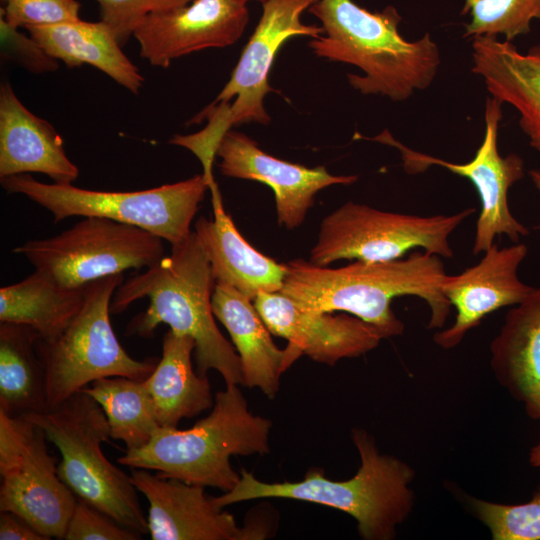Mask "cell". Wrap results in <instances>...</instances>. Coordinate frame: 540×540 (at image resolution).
Instances as JSON below:
<instances>
[{
  "mask_svg": "<svg viewBox=\"0 0 540 540\" xmlns=\"http://www.w3.org/2000/svg\"><path fill=\"white\" fill-rule=\"evenodd\" d=\"M141 534L125 528L106 514L77 498L68 522L66 540H137Z\"/></svg>",
  "mask_w": 540,
  "mask_h": 540,
  "instance_id": "obj_33",
  "label": "cell"
},
{
  "mask_svg": "<svg viewBox=\"0 0 540 540\" xmlns=\"http://www.w3.org/2000/svg\"><path fill=\"white\" fill-rule=\"evenodd\" d=\"M472 72L490 95L511 105L530 146L540 153V44L525 53L494 36L472 38Z\"/></svg>",
  "mask_w": 540,
  "mask_h": 540,
  "instance_id": "obj_21",
  "label": "cell"
},
{
  "mask_svg": "<svg viewBox=\"0 0 540 540\" xmlns=\"http://www.w3.org/2000/svg\"><path fill=\"white\" fill-rule=\"evenodd\" d=\"M220 172L227 177L253 180L274 192L278 223L291 230L300 226L314 196L331 185H350L356 175H333L324 166L309 168L264 152L249 136L229 130L216 152Z\"/></svg>",
  "mask_w": 540,
  "mask_h": 540,
  "instance_id": "obj_17",
  "label": "cell"
},
{
  "mask_svg": "<svg viewBox=\"0 0 540 540\" xmlns=\"http://www.w3.org/2000/svg\"><path fill=\"white\" fill-rule=\"evenodd\" d=\"M253 302L272 334L319 363L333 366L362 356L384 339L377 327L354 315L304 310L280 291L261 292Z\"/></svg>",
  "mask_w": 540,
  "mask_h": 540,
  "instance_id": "obj_18",
  "label": "cell"
},
{
  "mask_svg": "<svg viewBox=\"0 0 540 540\" xmlns=\"http://www.w3.org/2000/svg\"><path fill=\"white\" fill-rule=\"evenodd\" d=\"M280 292L298 307L317 312L342 311L377 327L384 338L399 336L404 323L391 308L400 296H416L430 310L429 329H441L451 304L441 286L447 277L440 256L416 251L384 262L356 260L338 268L317 266L304 259L284 263Z\"/></svg>",
  "mask_w": 540,
  "mask_h": 540,
  "instance_id": "obj_1",
  "label": "cell"
},
{
  "mask_svg": "<svg viewBox=\"0 0 540 540\" xmlns=\"http://www.w3.org/2000/svg\"><path fill=\"white\" fill-rule=\"evenodd\" d=\"M467 502L493 540H540V488L526 503L502 504L474 497H467Z\"/></svg>",
  "mask_w": 540,
  "mask_h": 540,
  "instance_id": "obj_30",
  "label": "cell"
},
{
  "mask_svg": "<svg viewBox=\"0 0 540 540\" xmlns=\"http://www.w3.org/2000/svg\"><path fill=\"white\" fill-rule=\"evenodd\" d=\"M45 432L61 455L57 473L74 495L121 526L148 534L137 490L104 455L110 427L101 406L80 390L58 406L25 416Z\"/></svg>",
  "mask_w": 540,
  "mask_h": 540,
  "instance_id": "obj_7",
  "label": "cell"
},
{
  "mask_svg": "<svg viewBox=\"0 0 540 540\" xmlns=\"http://www.w3.org/2000/svg\"><path fill=\"white\" fill-rule=\"evenodd\" d=\"M123 279L120 273L88 283L83 305L67 327L52 340L36 341L49 409L97 379L123 376L143 381L155 369L157 359L132 358L112 328L110 304Z\"/></svg>",
  "mask_w": 540,
  "mask_h": 540,
  "instance_id": "obj_8",
  "label": "cell"
},
{
  "mask_svg": "<svg viewBox=\"0 0 540 540\" xmlns=\"http://www.w3.org/2000/svg\"><path fill=\"white\" fill-rule=\"evenodd\" d=\"M1 179L9 193H18L47 209L57 223L72 216L103 217L136 226L171 245L185 240L209 186L203 174L176 183L129 192L82 189L72 184H47L30 174Z\"/></svg>",
  "mask_w": 540,
  "mask_h": 540,
  "instance_id": "obj_9",
  "label": "cell"
},
{
  "mask_svg": "<svg viewBox=\"0 0 540 540\" xmlns=\"http://www.w3.org/2000/svg\"><path fill=\"white\" fill-rule=\"evenodd\" d=\"M162 238L103 217L84 219L62 233L15 247L35 268L67 287L129 269L149 268L164 257Z\"/></svg>",
  "mask_w": 540,
  "mask_h": 540,
  "instance_id": "obj_11",
  "label": "cell"
},
{
  "mask_svg": "<svg viewBox=\"0 0 540 540\" xmlns=\"http://www.w3.org/2000/svg\"><path fill=\"white\" fill-rule=\"evenodd\" d=\"M0 539L47 540L24 519L8 511H1L0 514Z\"/></svg>",
  "mask_w": 540,
  "mask_h": 540,
  "instance_id": "obj_35",
  "label": "cell"
},
{
  "mask_svg": "<svg viewBox=\"0 0 540 540\" xmlns=\"http://www.w3.org/2000/svg\"><path fill=\"white\" fill-rule=\"evenodd\" d=\"M244 0H193L148 15L134 30L139 53L152 66L167 68L184 55L234 44L249 13Z\"/></svg>",
  "mask_w": 540,
  "mask_h": 540,
  "instance_id": "obj_14",
  "label": "cell"
},
{
  "mask_svg": "<svg viewBox=\"0 0 540 540\" xmlns=\"http://www.w3.org/2000/svg\"><path fill=\"white\" fill-rule=\"evenodd\" d=\"M527 254L524 243L503 248L494 243L476 265L447 275L441 289L456 317L451 326L434 334V342L443 349L455 348L487 315L522 302L534 289L518 276Z\"/></svg>",
  "mask_w": 540,
  "mask_h": 540,
  "instance_id": "obj_16",
  "label": "cell"
},
{
  "mask_svg": "<svg viewBox=\"0 0 540 540\" xmlns=\"http://www.w3.org/2000/svg\"><path fill=\"white\" fill-rule=\"evenodd\" d=\"M211 304L240 357L243 385L259 388L273 399L279 391L281 374L302 353L290 344L283 350L278 348L254 302L237 289L216 283Z\"/></svg>",
  "mask_w": 540,
  "mask_h": 540,
  "instance_id": "obj_22",
  "label": "cell"
},
{
  "mask_svg": "<svg viewBox=\"0 0 540 540\" xmlns=\"http://www.w3.org/2000/svg\"><path fill=\"white\" fill-rule=\"evenodd\" d=\"M28 33L68 68L91 65L128 91L138 94L144 78L122 51L114 34L103 21L81 19L53 25L28 26Z\"/></svg>",
  "mask_w": 540,
  "mask_h": 540,
  "instance_id": "obj_24",
  "label": "cell"
},
{
  "mask_svg": "<svg viewBox=\"0 0 540 540\" xmlns=\"http://www.w3.org/2000/svg\"><path fill=\"white\" fill-rule=\"evenodd\" d=\"M502 102L488 97L485 102V133L472 160L452 163L413 150L396 140L388 130L375 137L356 133L355 137L376 141L394 147L401 154L402 165L408 174H418L431 166H439L467 178L475 187L481 210L476 222L472 254L485 252L497 236L505 235L513 243L529 234L528 228L510 211L508 191L524 177V161L517 154L501 156L498 150V130L502 120Z\"/></svg>",
  "mask_w": 540,
  "mask_h": 540,
  "instance_id": "obj_13",
  "label": "cell"
},
{
  "mask_svg": "<svg viewBox=\"0 0 540 540\" xmlns=\"http://www.w3.org/2000/svg\"><path fill=\"white\" fill-rule=\"evenodd\" d=\"M213 218L200 217L195 234L209 259L216 283L229 285L254 301L261 292L282 289L285 266L251 246L225 211L217 184L209 188Z\"/></svg>",
  "mask_w": 540,
  "mask_h": 540,
  "instance_id": "obj_20",
  "label": "cell"
},
{
  "mask_svg": "<svg viewBox=\"0 0 540 540\" xmlns=\"http://www.w3.org/2000/svg\"><path fill=\"white\" fill-rule=\"evenodd\" d=\"M194 348L192 337L169 330L163 337L162 356L144 380L161 427L176 428L182 419L193 418L214 404L207 376L193 369Z\"/></svg>",
  "mask_w": 540,
  "mask_h": 540,
  "instance_id": "obj_25",
  "label": "cell"
},
{
  "mask_svg": "<svg viewBox=\"0 0 540 540\" xmlns=\"http://www.w3.org/2000/svg\"><path fill=\"white\" fill-rule=\"evenodd\" d=\"M308 12L324 30L309 48L319 58L360 68L363 75L347 79L361 94L400 102L434 81L441 64L438 45L428 33L416 41L404 39L394 6L371 12L353 0H316Z\"/></svg>",
  "mask_w": 540,
  "mask_h": 540,
  "instance_id": "obj_3",
  "label": "cell"
},
{
  "mask_svg": "<svg viewBox=\"0 0 540 540\" xmlns=\"http://www.w3.org/2000/svg\"><path fill=\"white\" fill-rule=\"evenodd\" d=\"M85 286L67 287L35 270L20 282L0 289V322L27 325L39 339L52 340L81 309Z\"/></svg>",
  "mask_w": 540,
  "mask_h": 540,
  "instance_id": "obj_26",
  "label": "cell"
},
{
  "mask_svg": "<svg viewBox=\"0 0 540 540\" xmlns=\"http://www.w3.org/2000/svg\"><path fill=\"white\" fill-rule=\"evenodd\" d=\"M171 246L170 255L116 289L110 312L119 314L148 298L147 309L127 325L128 335L148 338L160 324H167L174 333L194 339L200 375L214 369L226 385H243L240 357L214 320L211 299L216 282L208 257L194 231Z\"/></svg>",
  "mask_w": 540,
  "mask_h": 540,
  "instance_id": "obj_2",
  "label": "cell"
},
{
  "mask_svg": "<svg viewBox=\"0 0 540 540\" xmlns=\"http://www.w3.org/2000/svg\"><path fill=\"white\" fill-rule=\"evenodd\" d=\"M474 212L466 208L450 215L421 216L349 201L323 219L309 261L323 267L340 259L384 262L417 248L452 258L450 235Z\"/></svg>",
  "mask_w": 540,
  "mask_h": 540,
  "instance_id": "obj_10",
  "label": "cell"
},
{
  "mask_svg": "<svg viewBox=\"0 0 540 540\" xmlns=\"http://www.w3.org/2000/svg\"><path fill=\"white\" fill-rule=\"evenodd\" d=\"M461 14H469L464 38L503 35L505 41L528 34L540 19V0H465Z\"/></svg>",
  "mask_w": 540,
  "mask_h": 540,
  "instance_id": "obj_29",
  "label": "cell"
},
{
  "mask_svg": "<svg viewBox=\"0 0 540 540\" xmlns=\"http://www.w3.org/2000/svg\"><path fill=\"white\" fill-rule=\"evenodd\" d=\"M497 382L533 420H540V285L505 315L490 344Z\"/></svg>",
  "mask_w": 540,
  "mask_h": 540,
  "instance_id": "obj_23",
  "label": "cell"
},
{
  "mask_svg": "<svg viewBox=\"0 0 540 540\" xmlns=\"http://www.w3.org/2000/svg\"><path fill=\"white\" fill-rule=\"evenodd\" d=\"M45 432L0 411V512H12L47 538L64 539L77 497L61 481Z\"/></svg>",
  "mask_w": 540,
  "mask_h": 540,
  "instance_id": "obj_12",
  "label": "cell"
},
{
  "mask_svg": "<svg viewBox=\"0 0 540 540\" xmlns=\"http://www.w3.org/2000/svg\"><path fill=\"white\" fill-rule=\"evenodd\" d=\"M100 20L123 47L136 27L150 14L184 6L193 0H95Z\"/></svg>",
  "mask_w": 540,
  "mask_h": 540,
  "instance_id": "obj_31",
  "label": "cell"
},
{
  "mask_svg": "<svg viewBox=\"0 0 540 540\" xmlns=\"http://www.w3.org/2000/svg\"><path fill=\"white\" fill-rule=\"evenodd\" d=\"M1 55L33 73L55 71L58 60L29 34L19 32L18 28L7 23L0 16Z\"/></svg>",
  "mask_w": 540,
  "mask_h": 540,
  "instance_id": "obj_34",
  "label": "cell"
},
{
  "mask_svg": "<svg viewBox=\"0 0 540 540\" xmlns=\"http://www.w3.org/2000/svg\"><path fill=\"white\" fill-rule=\"evenodd\" d=\"M1 16L20 28L53 25L79 20L80 4L76 0H4Z\"/></svg>",
  "mask_w": 540,
  "mask_h": 540,
  "instance_id": "obj_32",
  "label": "cell"
},
{
  "mask_svg": "<svg viewBox=\"0 0 540 540\" xmlns=\"http://www.w3.org/2000/svg\"><path fill=\"white\" fill-rule=\"evenodd\" d=\"M29 173L72 184L79 169L68 158L55 128L33 114L6 82L0 87V178Z\"/></svg>",
  "mask_w": 540,
  "mask_h": 540,
  "instance_id": "obj_19",
  "label": "cell"
},
{
  "mask_svg": "<svg viewBox=\"0 0 540 540\" xmlns=\"http://www.w3.org/2000/svg\"><path fill=\"white\" fill-rule=\"evenodd\" d=\"M528 461L531 466L540 467V441L529 451Z\"/></svg>",
  "mask_w": 540,
  "mask_h": 540,
  "instance_id": "obj_36",
  "label": "cell"
},
{
  "mask_svg": "<svg viewBox=\"0 0 540 540\" xmlns=\"http://www.w3.org/2000/svg\"><path fill=\"white\" fill-rule=\"evenodd\" d=\"M244 1L248 2L249 0H244ZM258 1H260L261 3H264V2H266L267 0H258Z\"/></svg>",
  "mask_w": 540,
  "mask_h": 540,
  "instance_id": "obj_38",
  "label": "cell"
},
{
  "mask_svg": "<svg viewBox=\"0 0 540 540\" xmlns=\"http://www.w3.org/2000/svg\"><path fill=\"white\" fill-rule=\"evenodd\" d=\"M360 455L357 473L347 480H332L322 470L311 469L295 482L267 483L246 470L235 487L212 497L219 508L260 498H286L335 508L352 516L364 540H392L412 512L415 472L401 459L380 453L374 438L365 430L351 433Z\"/></svg>",
  "mask_w": 540,
  "mask_h": 540,
  "instance_id": "obj_4",
  "label": "cell"
},
{
  "mask_svg": "<svg viewBox=\"0 0 540 540\" xmlns=\"http://www.w3.org/2000/svg\"><path fill=\"white\" fill-rule=\"evenodd\" d=\"M82 390L101 406L111 438L124 442L126 450L145 446L161 427L144 380L105 377Z\"/></svg>",
  "mask_w": 540,
  "mask_h": 540,
  "instance_id": "obj_28",
  "label": "cell"
},
{
  "mask_svg": "<svg viewBox=\"0 0 540 540\" xmlns=\"http://www.w3.org/2000/svg\"><path fill=\"white\" fill-rule=\"evenodd\" d=\"M130 480L148 501V534L152 540H257L263 528L240 527L219 508L203 486L132 468Z\"/></svg>",
  "mask_w": 540,
  "mask_h": 540,
  "instance_id": "obj_15",
  "label": "cell"
},
{
  "mask_svg": "<svg viewBox=\"0 0 540 540\" xmlns=\"http://www.w3.org/2000/svg\"><path fill=\"white\" fill-rule=\"evenodd\" d=\"M271 427L269 419L249 411L238 385H226L207 417L185 430L160 427L145 446L126 450L117 462L224 493L240 479L231 456L267 454Z\"/></svg>",
  "mask_w": 540,
  "mask_h": 540,
  "instance_id": "obj_5",
  "label": "cell"
},
{
  "mask_svg": "<svg viewBox=\"0 0 540 540\" xmlns=\"http://www.w3.org/2000/svg\"><path fill=\"white\" fill-rule=\"evenodd\" d=\"M316 0H267L262 15L244 47L231 78L215 100L197 114L191 123L207 120L199 132L175 135L169 143L190 150L201 162L203 176L213 180V163L223 136L234 126L245 123L268 125L270 116L264 98L273 91L269 85L272 64L281 46L290 38H316L322 27L307 25L301 15Z\"/></svg>",
  "mask_w": 540,
  "mask_h": 540,
  "instance_id": "obj_6",
  "label": "cell"
},
{
  "mask_svg": "<svg viewBox=\"0 0 540 540\" xmlns=\"http://www.w3.org/2000/svg\"><path fill=\"white\" fill-rule=\"evenodd\" d=\"M529 176L535 188L540 192V169H531ZM534 228L540 230V224Z\"/></svg>",
  "mask_w": 540,
  "mask_h": 540,
  "instance_id": "obj_37",
  "label": "cell"
},
{
  "mask_svg": "<svg viewBox=\"0 0 540 540\" xmlns=\"http://www.w3.org/2000/svg\"><path fill=\"white\" fill-rule=\"evenodd\" d=\"M38 333L23 324H0V411L25 417L49 410Z\"/></svg>",
  "mask_w": 540,
  "mask_h": 540,
  "instance_id": "obj_27",
  "label": "cell"
}]
</instances>
